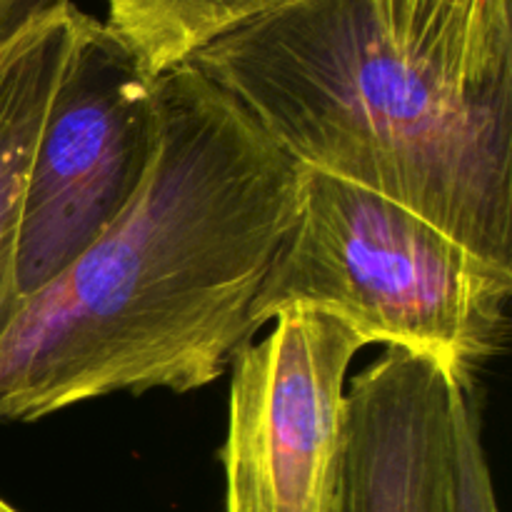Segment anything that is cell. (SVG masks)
<instances>
[{
	"label": "cell",
	"instance_id": "6",
	"mask_svg": "<svg viewBox=\"0 0 512 512\" xmlns=\"http://www.w3.org/2000/svg\"><path fill=\"white\" fill-rule=\"evenodd\" d=\"M473 375L388 348L345 390L335 512H455L460 405Z\"/></svg>",
	"mask_w": 512,
	"mask_h": 512
},
{
	"label": "cell",
	"instance_id": "11",
	"mask_svg": "<svg viewBox=\"0 0 512 512\" xmlns=\"http://www.w3.org/2000/svg\"><path fill=\"white\" fill-rule=\"evenodd\" d=\"M73 5V0H0V70L35 30Z\"/></svg>",
	"mask_w": 512,
	"mask_h": 512
},
{
	"label": "cell",
	"instance_id": "5",
	"mask_svg": "<svg viewBox=\"0 0 512 512\" xmlns=\"http://www.w3.org/2000/svg\"><path fill=\"white\" fill-rule=\"evenodd\" d=\"M273 323L230 363L225 512H335L345 383L365 343L310 310H285Z\"/></svg>",
	"mask_w": 512,
	"mask_h": 512
},
{
	"label": "cell",
	"instance_id": "4",
	"mask_svg": "<svg viewBox=\"0 0 512 512\" xmlns=\"http://www.w3.org/2000/svg\"><path fill=\"white\" fill-rule=\"evenodd\" d=\"M158 135L155 80L103 20L80 10L28 170L8 310L53 283L130 208Z\"/></svg>",
	"mask_w": 512,
	"mask_h": 512
},
{
	"label": "cell",
	"instance_id": "3",
	"mask_svg": "<svg viewBox=\"0 0 512 512\" xmlns=\"http://www.w3.org/2000/svg\"><path fill=\"white\" fill-rule=\"evenodd\" d=\"M512 268L413 210L300 165L293 223L250 323L285 310L328 315L365 345L428 355L473 375L508 338Z\"/></svg>",
	"mask_w": 512,
	"mask_h": 512
},
{
	"label": "cell",
	"instance_id": "10",
	"mask_svg": "<svg viewBox=\"0 0 512 512\" xmlns=\"http://www.w3.org/2000/svg\"><path fill=\"white\" fill-rule=\"evenodd\" d=\"M455 512H500L495 498L493 473L483 448L480 405L475 388L470 385L460 405L458 425V498Z\"/></svg>",
	"mask_w": 512,
	"mask_h": 512
},
{
	"label": "cell",
	"instance_id": "8",
	"mask_svg": "<svg viewBox=\"0 0 512 512\" xmlns=\"http://www.w3.org/2000/svg\"><path fill=\"white\" fill-rule=\"evenodd\" d=\"M80 8L65 10L30 35L0 70V323L10 303L15 243L35 143L75 38Z\"/></svg>",
	"mask_w": 512,
	"mask_h": 512
},
{
	"label": "cell",
	"instance_id": "12",
	"mask_svg": "<svg viewBox=\"0 0 512 512\" xmlns=\"http://www.w3.org/2000/svg\"><path fill=\"white\" fill-rule=\"evenodd\" d=\"M0 512H18V510H15V508H10V505L5 503L3 498H0Z\"/></svg>",
	"mask_w": 512,
	"mask_h": 512
},
{
	"label": "cell",
	"instance_id": "7",
	"mask_svg": "<svg viewBox=\"0 0 512 512\" xmlns=\"http://www.w3.org/2000/svg\"><path fill=\"white\" fill-rule=\"evenodd\" d=\"M393 48L460 90L512 85L510 0H370Z\"/></svg>",
	"mask_w": 512,
	"mask_h": 512
},
{
	"label": "cell",
	"instance_id": "2",
	"mask_svg": "<svg viewBox=\"0 0 512 512\" xmlns=\"http://www.w3.org/2000/svg\"><path fill=\"white\" fill-rule=\"evenodd\" d=\"M188 63L298 165L512 268V85L445 83L393 48L370 0H285Z\"/></svg>",
	"mask_w": 512,
	"mask_h": 512
},
{
	"label": "cell",
	"instance_id": "1",
	"mask_svg": "<svg viewBox=\"0 0 512 512\" xmlns=\"http://www.w3.org/2000/svg\"><path fill=\"white\" fill-rule=\"evenodd\" d=\"M160 135L130 208L0 325V423L223 378L288 233L300 165L193 63L155 78Z\"/></svg>",
	"mask_w": 512,
	"mask_h": 512
},
{
	"label": "cell",
	"instance_id": "9",
	"mask_svg": "<svg viewBox=\"0 0 512 512\" xmlns=\"http://www.w3.org/2000/svg\"><path fill=\"white\" fill-rule=\"evenodd\" d=\"M110 33L150 80L285 0H103Z\"/></svg>",
	"mask_w": 512,
	"mask_h": 512
}]
</instances>
